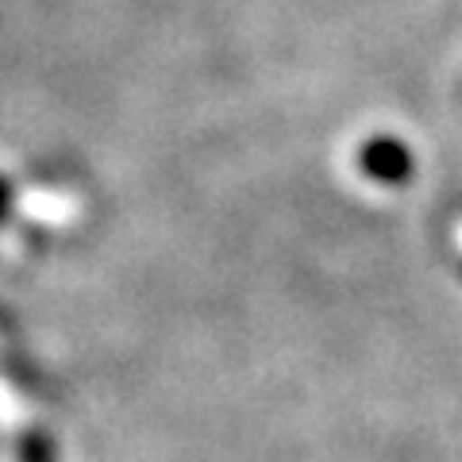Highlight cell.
<instances>
[{"instance_id": "1", "label": "cell", "mask_w": 462, "mask_h": 462, "mask_svg": "<svg viewBox=\"0 0 462 462\" xmlns=\"http://www.w3.org/2000/svg\"><path fill=\"white\" fill-rule=\"evenodd\" d=\"M20 462H58L54 439H51L42 428H32V431H27V436L20 439Z\"/></svg>"}]
</instances>
